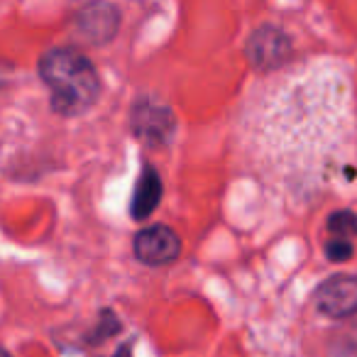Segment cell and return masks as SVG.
<instances>
[{"mask_svg": "<svg viewBox=\"0 0 357 357\" xmlns=\"http://www.w3.org/2000/svg\"><path fill=\"white\" fill-rule=\"evenodd\" d=\"M318 313L328 318H350L357 313V277H331L316 289L313 296Z\"/></svg>", "mask_w": 357, "mask_h": 357, "instance_id": "cell-4", "label": "cell"}, {"mask_svg": "<svg viewBox=\"0 0 357 357\" xmlns=\"http://www.w3.org/2000/svg\"><path fill=\"white\" fill-rule=\"evenodd\" d=\"M132 252L139 262L149 264V267H159V264H169L178 257L181 240L169 225H149L135 235Z\"/></svg>", "mask_w": 357, "mask_h": 357, "instance_id": "cell-3", "label": "cell"}, {"mask_svg": "<svg viewBox=\"0 0 357 357\" xmlns=\"http://www.w3.org/2000/svg\"><path fill=\"white\" fill-rule=\"evenodd\" d=\"M132 130L135 135L149 144H162L174 132V118L167 108L152 100H139L132 110Z\"/></svg>", "mask_w": 357, "mask_h": 357, "instance_id": "cell-6", "label": "cell"}, {"mask_svg": "<svg viewBox=\"0 0 357 357\" xmlns=\"http://www.w3.org/2000/svg\"><path fill=\"white\" fill-rule=\"evenodd\" d=\"M326 257L331 262H347L352 257V240L342 238H328L326 243Z\"/></svg>", "mask_w": 357, "mask_h": 357, "instance_id": "cell-10", "label": "cell"}, {"mask_svg": "<svg viewBox=\"0 0 357 357\" xmlns=\"http://www.w3.org/2000/svg\"><path fill=\"white\" fill-rule=\"evenodd\" d=\"M79 30L89 42H108L118 30V10L113 6H89L79 13Z\"/></svg>", "mask_w": 357, "mask_h": 357, "instance_id": "cell-8", "label": "cell"}, {"mask_svg": "<svg viewBox=\"0 0 357 357\" xmlns=\"http://www.w3.org/2000/svg\"><path fill=\"white\" fill-rule=\"evenodd\" d=\"M6 357H10V355H6Z\"/></svg>", "mask_w": 357, "mask_h": 357, "instance_id": "cell-12", "label": "cell"}, {"mask_svg": "<svg viewBox=\"0 0 357 357\" xmlns=\"http://www.w3.org/2000/svg\"><path fill=\"white\" fill-rule=\"evenodd\" d=\"M40 76L52 93V108L59 115H81L98 100L100 81L93 64L76 50L47 52L40 59Z\"/></svg>", "mask_w": 357, "mask_h": 357, "instance_id": "cell-2", "label": "cell"}, {"mask_svg": "<svg viewBox=\"0 0 357 357\" xmlns=\"http://www.w3.org/2000/svg\"><path fill=\"white\" fill-rule=\"evenodd\" d=\"M328 233L331 238L352 240L357 235V215L352 211H335L328 218Z\"/></svg>", "mask_w": 357, "mask_h": 357, "instance_id": "cell-9", "label": "cell"}, {"mask_svg": "<svg viewBox=\"0 0 357 357\" xmlns=\"http://www.w3.org/2000/svg\"><path fill=\"white\" fill-rule=\"evenodd\" d=\"M159 201H162V178H159L157 169L144 164L137 176V184H135L132 201H130V215L135 220H144L147 215H152Z\"/></svg>", "mask_w": 357, "mask_h": 357, "instance_id": "cell-7", "label": "cell"}, {"mask_svg": "<svg viewBox=\"0 0 357 357\" xmlns=\"http://www.w3.org/2000/svg\"><path fill=\"white\" fill-rule=\"evenodd\" d=\"M115 357H130V347H128V345H125V347H120V350H118V355H115Z\"/></svg>", "mask_w": 357, "mask_h": 357, "instance_id": "cell-11", "label": "cell"}, {"mask_svg": "<svg viewBox=\"0 0 357 357\" xmlns=\"http://www.w3.org/2000/svg\"><path fill=\"white\" fill-rule=\"evenodd\" d=\"M342 79L321 86L313 76H287L282 86L262 96L252 118V149L269 172L289 174L298 167L318 174L337 147L355 132Z\"/></svg>", "mask_w": 357, "mask_h": 357, "instance_id": "cell-1", "label": "cell"}, {"mask_svg": "<svg viewBox=\"0 0 357 357\" xmlns=\"http://www.w3.org/2000/svg\"><path fill=\"white\" fill-rule=\"evenodd\" d=\"M291 52V40L284 35L279 27L264 25L257 32H252L248 42V59L252 66L262 71H269L279 66Z\"/></svg>", "mask_w": 357, "mask_h": 357, "instance_id": "cell-5", "label": "cell"}]
</instances>
